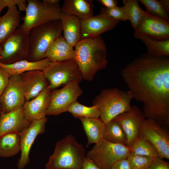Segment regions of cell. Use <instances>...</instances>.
<instances>
[{
	"label": "cell",
	"mask_w": 169,
	"mask_h": 169,
	"mask_svg": "<svg viewBox=\"0 0 169 169\" xmlns=\"http://www.w3.org/2000/svg\"><path fill=\"white\" fill-rule=\"evenodd\" d=\"M141 19L134 34H141L157 40L169 39V21L142 10Z\"/></svg>",
	"instance_id": "12"
},
{
	"label": "cell",
	"mask_w": 169,
	"mask_h": 169,
	"mask_svg": "<svg viewBox=\"0 0 169 169\" xmlns=\"http://www.w3.org/2000/svg\"><path fill=\"white\" fill-rule=\"evenodd\" d=\"M145 119L140 109L133 105L130 110L120 114L113 119L119 123L125 133L127 146H130L139 137L141 126Z\"/></svg>",
	"instance_id": "15"
},
{
	"label": "cell",
	"mask_w": 169,
	"mask_h": 169,
	"mask_svg": "<svg viewBox=\"0 0 169 169\" xmlns=\"http://www.w3.org/2000/svg\"><path fill=\"white\" fill-rule=\"evenodd\" d=\"M120 22L99 14L80 20V40L100 36L102 33L114 28Z\"/></svg>",
	"instance_id": "16"
},
{
	"label": "cell",
	"mask_w": 169,
	"mask_h": 169,
	"mask_svg": "<svg viewBox=\"0 0 169 169\" xmlns=\"http://www.w3.org/2000/svg\"><path fill=\"white\" fill-rule=\"evenodd\" d=\"M29 33H27L19 25L15 32L3 44V51L0 55V61L5 64H11L27 60L29 45Z\"/></svg>",
	"instance_id": "9"
},
{
	"label": "cell",
	"mask_w": 169,
	"mask_h": 169,
	"mask_svg": "<svg viewBox=\"0 0 169 169\" xmlns=\"http://www.w3.org/2000/svg\"><path fill=\"white\" fill-rule=\"evenodd\" d=\"M134 36L136 38L141 40L145 44L147 54L157 57L169 56V39L157 40L141 34H134Z\"/></svg>",
	"instance_id": "27"
},
{
	"label": "cell",
	"mask_w": 169,
	"mask_h": 169,
	"mask_svg": "<svg viewBox=\"0 0 169 169\" xmlns=\"http://www.w3.org/2000/svg\"><path fill=\"white\" fill-rule=\"evenodd\" d=\"M129 148L131 152L136 154L154 158L159 157L158 153L154 145L148 140L143 137H139Z\"/></svg>",
	"instance_id": "29"
},
{
	"label": "cell",
	"mask_w": 169,
	"mask_h": 169,
	"mask_svg": "<svg viewBox=\"0 0 169 169\" xmlns=\"http://www.w3.org/2000/svg\"><path fill=\"white\" fill-rule=\"evenodd\" d=\"M10 76L4 69L0 67V97L8 85Z\"/></svg>",
	"instance_id": "35"
},
{
	"label": "cell",
	"mask_w": 169,
	"mask_h": 169,
	"mask_svg": "<svg viewBox=\"0 0 169 169\" xmlns=\"http://www.w3.org/2000/svg\"><path fill=\"white\" fill-rule=\"evenodd\" d=\"M52 62L74 60V49L61 35L50 45L44 56Z\"/></svg>",
	"instance_id": "21"
},
{
	"label": "cell",
	"mask_w": 169,
	"mask_h": 169,
	"mask_svg": "<svg viewBox=\"0 0 169 169\" xmlns=\"http://www.w3.org/2000/svg\"><path fill=\"white\" fill-rule=\"evenodd\" d=\"M52 62L48 58L36 61L23 60L11 64H4L0 61V67L4 69L11 76L20 75L31 71H43Z\"/></svg>",
	"instance_id": "23"
},
{
	"label": "cell",
	"mask_w": 169,
	"mask_h": 169,
	"mask_svg": "<svg viewBox=\"0 0 169 169\" xmlns=\"http://www.w3.org/2000/svg\"><path fill=\"white\" fill-rule=\"evenodd\" d=\"M25 100L21 74L10 76L8 85L0 97L2 112L8 113L23 106Z\"/></svg>",
	"instance_id": "13"
},
{
	"label": "cell",
	"mask_w": 169,
	"mask_h": 169,
	"mask_svg": "<svg viewBox=\"0 0 169 169\" xmlns=\"http://www.w3.org/2000/svg\"><path fill=\"white\" fill-rule=\"evenodd\" d=\"M31 123L25 117L23 106L8 113L2 112L0 118V136L12 132L20 133Z\"/></svg>",
	"instance_id": "18"
},
{
	"label": "cell",
	"mask_w": 169,
	"mask_h": 169,
	"mask_svg": "<svg viewBox=\"0 0 169 169\" xmlns=\"http://www.w3.org/2000/svg\"><path fill=\"white\" fill-rule=\"evenodd\" d=\"M44 1L49 3L51 4H57L59 3V0H44Z\"/></svg>",
	"instance_id": "43"
},
{
	"label": "cell",
	"mask_w": 169,
	"mask_h": 169,
	"mask_svg": "<svg viewBox=\"0 0 169 169\" xmlns=\"http://www.w3.org/2000/svg\"><path fill=\"white\" fill-rule=\"evenodd\" d=\"M163 6L168 11H169V0H161L160 1Z\"/></svg>",
	"instance_id": "41"
},
{
	"label": "cell",
	"mask_w": 169,
	"mask_h": 169,
	"mask_svg": "<svg viewBox=\"0 0 169 169\" xmlns=\"http://www.w3.org/2000/svg\"><path fill=\"white\" fill-rule=\"evenodd\" d=\"M82 93L79 83L73 82L66 84L59 90L51 92L46 115H56L67 111L69 106L77 101Z\"/></svg>",
	"instance_id": "10"
},
{
	"label": "cell",
	"mask_w": 169,
	"mask_h": 169,
	"mask_svg": "<svg viewBox=\"0 0 169 169\" xmlns=\"http://www.w3.org/2000/svg\"><path fill=\"white\" fill-rule=\"evenodd\" d=\"M81 169H101L92 160L86 156L84 161Z\"/></svg>",
	"instance_id": "39"
},
{
	"label": "cell",
	"mask_w": 169,
	"mask_h": 169,
	"mask_svg": "<svg viewBox=\"0 0 169 169\" xmlns=\"http://www.w3.org/2000/svg\"><path fill=\"white\" fill-rule=\"evenodd\" d=\"M3 51V48L2 46L0 45V55L2 54Z\"/></svg>",
	"instance_id": "44"
},
{
	"label": "cell",
	"mask_w": 169,
	"mask_h": 169,
	"mask_svg": "<svg viewBox=\"0 0 169 169\" xmlns=\"http://www.w3.org/2000/svg\"><path fill=\"white\" fill-rule=\"evenodd\" d=\"M62 31L60 20L51 22L33 28L29 32L27 60L36 61L44 59L51 44Z\"/></svg>",
	"instance_id": "5"
},
{
	"label": "cell",
	"mask_w": 169,
	"mask_h": 169,
	"mask_svg": "<svg viewBox=\"0 0 169 169\" xmlns=\"http://www.w3.org/2000/svg\"><path fill=\"white\" fill-rule=\"evenodd\" d=\"M60 20L62 23L63 37L73 47L80 41V20L76 16L61 12Z\"/></svg>",
	"instance_id": "22"
},
{
	"label": "cell",
	"mask_w": 169,
	"mask_h": 169,
	"mask_svg": "<svg viewBox=\"0 0 169 169\" xmlns=\"http://www.w3.org/2000/svg\"><path fill=\"white\" fill-rule=\"evenodd\" d=\"M20 12L14 6L8 8L0 21V45L1 46L20 25Z\"/></svg>",
	"instance_id": "20"
},
{
	"label": "cell",
	"mask_w": 169,
	"mask_h": 169,
	"mask_svg": "<svg viewBox=\"0 0 169 169\" xmlns=\"http://www.w3.org/2000/svg\"><path fill=\"white\" fill-rule=\"evenodd\" d=\"M51 90L48 86L35 97L25 102L24 112L28 120L32 122L46 117L50 103Z\"/></svg>",
	"instance_id": "17"
},
{
	"label": "cell",
	"mask_w": 169,
	"mask_h": 169,
	"mask_svg": "<svg viewBox=\"0 0 169 169\" xmlns=\"http://www.w3.org/2000/svg\"><path fill=\"white\" fill-rule=\"evenodd\" d=\"M122 2L128 20L135 30L141 18L142 9L140 7L137 0H123Z\"/></svg>",
	"instance_id": "31"
},
{
	"label": "cell",
	"mask_w": 169,
	"mask_h": 169,
	"mask_svg": "<svg viewBox=\"0 0 169 169\" xmlns=\"http://www.w3.org/2000/svg\"><path fill=\"white\" fill-rule=\"evenodd\" d=\"M21 75L27 101L35 97L49 86L43 71H31L23 73Z\"/></svg>",
	"instance_id": "19"
},
{
	"label": "cell",
	"mask_w": 169,
	"mask_h": 169,
	"mask_svg": "<svg viewBox=\"0 0 169 169\" xmlns=\"http://www.w3.org/2000/svg\"><path fill=\"white\" fill-rule=\"evenodd\" d=\"M8 8L15 6H18L20 11H25L27 7L25 0H4Z\"/></svg>",
	"instance_id": "37"
},
{
	"label": "cell",
	"mask_w": 169,
	"mask_h": 169,
	"mask_svg": "<svg viewBox=\"0 0 169 169\" xmlns=\"http://www.w3.org/2000/svg\"><path fill=\"white\" fill-rule=\"evenodd\" d=\"M97 1L108 8H111L118 6V2L116 0H97Z\"/></svg>",
	"instance_id": "40"
},
{
	"label": "cell",
	"mask_w": 169,
	"mask_h": 169,
	"mask_svg": "<svg viewBox=\"0 0 169 169\" xmlns=\"http://www.w3.org/2000/svg\"><path fill=\"white\" fill-rule=\"evenodd\" d=\"M133 96L131 91L117 88L103 90L94 99L93 105L100 111V118L106 124L120 114L130 110Z\"/></svg>",
	"instance_id": "4"
},
{
	"label": "cell",
	"mask_w": 169,
	"mask_h": 169,
	"mask_svg": "<svg viewBox=\"0 0 169 169\" xmlns=\"http://www.w3.org/2000/svg\"><path fill=\"white\" fill-rule=\"evenodd\" d=\"M47 120L45 117L32 121L30 125L20 133L21 155L17 164L18 169H23L29 163V155L32 146L38 135L44 133Z\"/></svg>",
	"instance_id": "14"
},
{
	"label": "cell",
	"mask_w": 169,
	"mask_h": 169,
	"mask_svg": "<svg viewBox=\"0 0 169 169\" xmlns=\"http://www.w3.org/2000/svg\"><path fill=\"white\" fill-rule=\"evenodd\" d=\"M155 158L138 155L131 152L127 158L130 169H147L152 164Z\"/></svg>",
	"instance_id": "33"
},
{
	"label": "cell",
	"mask_w": 169,
	"mask_h": 169,
	"mask_svg": "<svg viewBox=\"0 0 169 169\" xmlns=\"http://www.w3.org/2000/svg\"><path fill=\"white\" fill-rule=\"evenodd\" d=\"M86 155L83 145L68 135L56 142L45 169H81Z\"/></svg>",
	"instance_id": "3"
},
{
	"label": "cell",
	"mask_w": 169,
	"mask_h": 169,
	"mask_svg": "<svg viewBox=\"0 0 169 169\" xmlns=\"http://www.w3.org/2000/svg\"><path fill=\"white\" fill-rule=\"evenodd\" d=\"M144 5L146 11L169 21V11L166 9L160 1L157 0H139Z\"/></svg>",
	"instance_id": "32"
},
{
	"label": "cell",
	"mask_w": 169,
	"mask_h": 169,
	"mask_svg": "<svg viewBox=\"0 0 169 169\" xmlns=\"http://www.w3.org/2000/svg\"><path fill=\"white\" fill-rule=\"evenodd\" d=\"M6 7H7V6L4 0H0V13Z\"/></svg>",
	"instance_id": "42"
},
{
	"label": "cell",
	"mask_w": 169,
	"mask_h": 169,
	"mask_svg": "<svg viewBox=\"0 0 169 169\" xmlns=\"http://www.w3.org/2000/svg\"><path fill=\"white\" fill-rule=\"evenodd\" d=\"M1 17L0 16V20H1Z\"/></svg>",
	"instance_id": "46"
},
{
	"label": "cell",
	"mask_w": 169,
	"mask_h": 169,
	"mask_svg": "<svg viewBox=\"0 0 169 169\" xmlns=\"http://www.w3.org/2000/svg\"><path fill=\"white\" fill-rule=\"evenodd\" d=\"M67 111L77 118H99L100 111L96 105L87 106L79 103L77 101L73 103L68 108Z\"/></svg>",
	"instance_id": "30"
},
{
	"label": "cell",
	"mask_w": 169,
	"mask_h": 169,
	"mask_svg": "<svg viewBox=\"0 0 169 169\" xmlns=\"http://www.w3.org/2000/svg\"><path fill=\"white\" fill-rule=\"evenodd\" d=\"M147 169H169V163L158 157L154 159L152 164Z\"/></svg>",
	"instance_id": "36"
},
{
	"label": "cell",
	"mask_w": 169,
	"mask_h": 169,
	"mask_svg": "<svg viewBox=\"0 0 169 169\" xmlns=\"http://www.w3.org/2000/svg\"><path fill=\"white\" fill-rule=\"evenodd\" d=\"M2 110L1 108V107L0 105V118L1 114H2Z\"/></svg>",
	"instance_id": "45"
},
{
	"label": "cell",
	"mask_w": 169,
	"mask_h": 169,
	"mask_svg": "<svg viewBox=\"0 0 169 169\" xmlns=\"http://www.w3.org/2000/svg\"><path fill=\"white\" fill-rule=\"evenodd\" d=\"M139 137L149 141L157 151L159 157L169 159V134L163 126L151 119H145L140 128Z\"/></svg>",
	"instance_id": "11"
},
{
	"label": "cell",
	"mask_w": 169,
	"mask_h": 169,
	"mask_svg": "<svg viewBox=\"0 0 169 169\" xmlns=\"http://www.w3.org/2000/svg\"><path fill=\"white\" fill-rule=\"evenodd\" d=\"M43 72L51 90L71 82L79 84L83 79L74 59L52 62Z\"/></svg>",
	"instance_id": "8"
},
{
	"label": "cell",
	"mask_w": 169,
	"mask_h": 169,
	"mask_svg": "<svg viewBox=\"0 0 169 169\" xmlns=\"http://www.w3.org/2000/svg\"><path fill=\"white\" fill-rule=\"evenodd\" d=\"M121 75L133 99L143 103L145 118L169 127V56L142 54L126 65Z\"/></svg>",
	"instance_id": "1"
},
{
	"label": "cell",
	"mask_w": 169,
	"mask_h": 169,
	"mask_svg": "<svg viewBox=\"0 0 169 169\" xmlns=\"http://www.w3.org/2000/svg\"><path fill=\"white\" fill-rule=\"evenodd\" d=\"M25 15L21 26L27 33L33 28L60 20L61 13L59 3L51 4L38 0H27Z\"/></svg>",
	"instance_id": "6"
},
{
	"label": "cell",
	"mask_w": 169,
	"mask_h": 169,
	"mask_svg": "<svg viewBox=\"0 0 169 169\" xmlns=\"http://www.w3.org/2000/svg\"><path fill=\"white\" fill-rule=\"evenodd\" d=\"M111 169H130L127 158L116 162L113 165Z\"/></svg>",
	"instance_id": "38"
},
{
	"label": "cell",
	"mask_w": 169,
	"mask_h": 169,
	"mask_svg": "<svg viewBox=\"0 0 169 169\" xmlns=\"http://www.w3.org/2000/svg\"><path fill=\"white\" fill-rule=\"evenodd\" d=\"M20 133L12 132L0 136V156L9 157L21 151Z\"/></svg>",
	"instance_id": "26"
},
{
	"label": "cell",
	"mask_w": 169,
	"mask_h": 169,
	"mask_svg": "<svg viewBox=\"0 0 169 169\" xmlns=\"http://www.w3.org/2000/svg\"><path fill=\"white\" fill-rule=\"evenodd\" d=\"M99 14L120 21L128 20L123 6H117L111 8H108L104 7L101 8Z\"/></svg>",
	"instance_id": "34"
},
{
	"label": "cell",
	"mask_w": 169,
	"mask_h": 169,
	"mask_svg": "<svg viewBox=\"0 0 169 169\" xmlns=\"http://www.w3.org/2000/svg\"><path fill=\"white\" fill-rule=\"evenodd\" d=\"M107 52L106 44L101 35L82 39L76 44L74 60L83 79L92 80L98 71L107 67Z\"/></svg>",
	"instance_id": "2"
},
{
	"label": "cell",
	"mask_w": 169,
	"mask_h": 169,
	"mask_svg": "<svg viewBox=\"0 0 169 169\" xmlns=\"http://www.w3.org/2000/svg\"><path fill=\"white\" fill-rule=\"evenodd\" d=\"M130 152L128 146L111 143L103 138L95 144L86 156L101 169H111L116 162L127 158Z\"/></svg>",
	"instance_id": "7"
},
{
	"label": "cell",
	"mask_w": 169,
	"mask_h": 169,
	"mask_svg": "<svg viewBox=\"0 0 169 169\" xmlns=\"http://www.w3.org/2000/svg\"><path fill=\"white\" fill-rule=\"evenodd\" d=\"M94 4L91 0H65L61 12L75 16L80 20L93 16Z\"/></svg>",
	"instance_id": "24"
},
{
	"label": "cell",
	"mask_w": 169,
	"mask_h": 169,
	"mask_svg": "<svg viewBox=\"0 0 169 169\" xmlns=\"http://www.w3.org/2000/svg\"><path fill=\"white\" fill-rule=\"evenodd\" d=\"M87 139V147L90 144L97 143L103 138L105 124L100 118H80Z\"/></svg>",
	"instance_id": "25"
},
{
	"label": "cell",
	"mask_w": 169,
	"mask_h": 169,
	"mask_svg": "<svg viewBox=\"0 0 169 169\" xmlns=\"http://www.w3.org/2000/svg\"><path fill=\"white\" fill-rule=\"evenodd\" d=\"M103 138L111 143L126 146V135L120 124L114 119L105 124Z\"/></svg>",
	"instance_id": "28"
}]
</instances>
